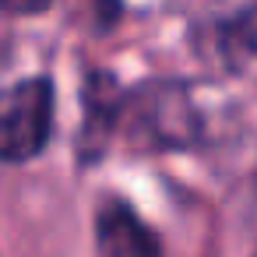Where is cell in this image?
Segmentation results:
<instances>
[{
	"instance_id": "6da1fadb",
	"label": "cell",
	"mask_w": 257,
	"mask_h": 257,
	"mask_svg": "<svg viewBox=\"0 0 257 257\" xmlns=\"http://www.w3.org/2000/svg\"><path fill=\"white\" fill-rule=\"evenodd\" d=\"M53 134V85L50 78H22L4 95L0 116V155L4 162L36 159Z\"/></svg>"
},
{
	"instance_id": "7a4b0ae2",
	"label": "cell",
	"mask_w": 257,
	"mask_h": 257,
	"mask_svg": "<svg viewBox=\"0 0 257 257\" xmlns=\"http://www.w3.org/2000/svg\"><path fill=\"white\" fill-rule=\"evenodd\" d=\"M134 134L155 148H187L201 134L197 109L180 85H155L138 95V106L131 113Z\"/></svg>"
},
{
	"instance_id": "3957f363",
	"label": "cell",
	"mask_w": 257,
	"mask_h": 257,
	"mask_svg": "<svg viewBox=\"0 0 257 257\" xmlns=\"http://www.w3.org/2000/svg\"><path fill=\"white\" fill-rule=\"evenodd\" d=\"M99 257H162L159 236L123 201H106L95 218Z\"/></svg>"
},
{
	"instance_id": "277c9868",
	"label": "cell",
	"mask_w": 257,
	"mask_h": 257,
	"mask_svg": "<svg viewBox=\"0 0 257 257\" xmlns=\"http://www.w3.org/2000/svg\"><path fill=\"white\" fill-rule=\"evenodd\" d=\"M215 57L229 74H243L257 64V0L218 18L215 25Z\"/></svg>"
},
{
	"instance_id": "5b68a950",
	"label": "cell",
	"mask_w": 257,
	"mask_h": 257,
	"mask_svg": "<svg viewBox=\"0 0 257 257\" xmlns=\"http://www.w3.org/2000/svg\"><path fill=\"white\" fill-rule=\"evenodd\" d=\"M85 127H81V148H85V159H99L102 145H106V134L113 131V120L120 113V92H116V78L95 71L88 74L85 81Z\"/></svg>"
},
{
	"instance_id": "8992f818",
	"label": "cell",
	"mask_w": 257,
	"mask_h": 257,
	"mask_svg": "<svg viewBox=\"0 0 257 257\" xmlns=\"http://www.w3.org/2000/svg\"><path fill=\"white\" fill-rule=\"evenodd\" d=\"M53 0H4V8L11 15H43Z\"/></svg>"
}]
</instances>
